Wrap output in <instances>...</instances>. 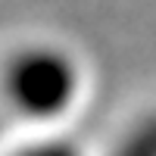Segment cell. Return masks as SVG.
<instances>
[{
  "mask_svg": "<svg viewBox=\"0 0 156 156\" xmlns=\"http://www.w3.org/2000/svg\"><path fill=\"white\" fill-rule=\"evenodd\" d=\"M6 84L12 100L28 112H56L75 90V66L56 47L31 44L9 59Z\"/></svg>",
  "mask_w": 156,
  "mask_h": 156,
  "instance_id": "6da1fadb",
  "label": "cell"
}]
</instances>
